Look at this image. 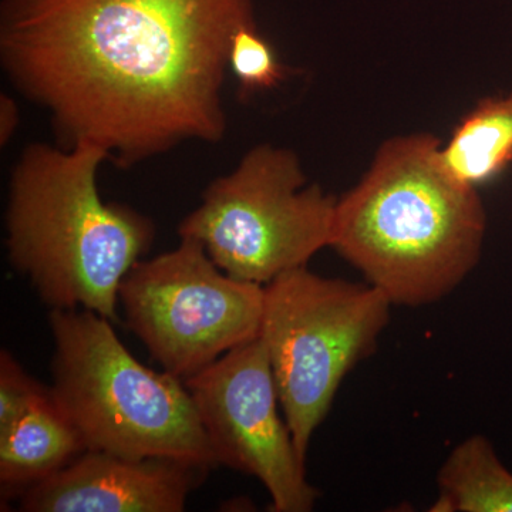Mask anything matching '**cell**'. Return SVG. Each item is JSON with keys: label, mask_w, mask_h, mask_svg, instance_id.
<instances>
[{"label": "cell", "mask_w": 512, "mask_h": 512, "mask_svg": "<svg viewBox=\"0 0 512 512\" xmlns=\"http://www.w3.org/2000/svg\"><path fill=\"white\" fill-rule=\"evenodd\" d=\"M249 25L254 0H2L0 62L60 147L128 168L224 140L229 46Z\"/></svg>", "instance_id": "1"}, {"label": "cell", "mask_w": 512, "mask_h": 512, "mask_svg": "<svg viewBox=\"0 0 512 512\" xmlns=\"http://www.w3.org/2000/svg\"><path fill=\"white\" fill-rule=\"evenodd\" d=\"M440 147L426 133L384 141L359 184L336 202L330 248L393 306L441 301L483 252V201L444 170Z\"/></svg>", "instance_id": "2"}, {"label": "cell", "mask_w": 512, "mask_h": 512, "mask_svg": "<svg viewBox=\"0 0 512 512\" xmlns=\"http://www.w3.org/2000/svg\"><path fill=\"white\" fill-rule=\"evenodd\" d=\"M106 151L35 143L12 171L6 207L10 264L50 309H87L116 319L117 292L147 254L150 218L104 202L97 171Z\"/></svg>", "instance_id": "3"}, {"label": "cell", "mask_w": 512, "mask_h": 512, "mask_svg": "<svg viewBox=\"0 0 512 512\" xmlns=\"http://www.w3.org/2000/svg\"><path fill=\"white\" fill-rule=\"evenodd\" d=\"M87 309H52L50 394L86 450L220 466L184 380L141 365Z\"/></svg>", "instance_id": "4"}, {"label": "cell", "mask_w": 512, "mask_h": 512, "mask_svg": "<svg viewBox=\"0 0 512 512\" xmlns=\"http://www.w3.org/2000/svg\"><path fill=\"white\" fill-rule=\"evenodd\" d=\"M392 306L372 285L325 278L306 266L265 285L259 336L303 460L340 384L375 352Z\"/></svg>", "instance_id": "5"}, {"label": "cell", "mask_w": 512, "mask_h": 512, "mask_svg": "<svg viewBox=\"0 0 512 512\" xmlns=\"http://www.w3.org/2000/svg\"><path fill=\"white\" fill-rule=\"evenodd\" d=\"M338 198L306 185L292 150L261 144L218 177L178 225L225 274L268 285L330 247Z\"/></svg>", "instance_id": "6"}, {"label": "cell", "mask_w": 512, "mask_h": 512, "mask_svg": "<svg viewBox=\"0 0 512 512\" xmlns=\"http://www.w3.org/2000/svg\"><path fill=\"white\" fill-rule=\"evenodd\" d=\"M117 299L151 357L185 380L258 338L265 286L232 278L200 242L181 238L173 251L137 262Z\"/></svg>", "instance_id": "7"}, {"label": "cell", "mask_w": 512, "mask_h": 512, "mask_svg": "<svg viewBox=\"0 0 512 512\" xmlns=\"http://www.w3.org/2000/svg\"><path fill=\"white\" fill-rule=\"evenodd\" d=\"M218 463L254 476L272 511L309 512L319 493L306 478L261 336L184 380Z\"/></svg>", "instance_id": "8"}, {"label": "cell", "mask_w": 512, "mask_h": 512, "mask_svg": "<svg viewBox=\"0 0 512 512\" xmlns=\"http://www.w3.org/2000/svg\"><path fill=\"white\" fill-rule=\"evenodd\" d=\"M210 468L86 450L19 495L26 512H181Z\"/></svg>", "instance_id": "9"}, {"label": "cell", "mask_w": 512, "mask_h": 512, "mask_svg": "<svg viewBox=\"0 0 512 512\" xmlns=\"http://www.w3.org/2000/svg\"><path fill=\"white\" fill-rule=\"evenodd\" d=\"M84 451L82 436L46 387L13 429L0 437L3 497L22 494L62 470Z\"/></svg>", "instance_id": "10"}, {"label": "cell", "mask_w": 512, "mask_h": 512, "mask_svg": "<svg viewBox=\"0 0 512 512\" xmlns=\"http://www.w3.org/2000/svg\"><path fill=\"white\" fill-rule=\"evenodd\" d=\"M440 161L458 183L477 188L512 164V93L485 97L460 121Z\"/></svg>", "instance_id": "11"}, {"label": "cell", "mask_w": 512, "mask_h": 512, "mask_svg": "<svg viewBox=\"0 0 512 512\" xmlns=\"http://www.w3.org/2000/svg\"><path fill=\"white\" fill-rule=\"evenodd\" d=\"M433 512H512V473L483 436L461 441L437 477Z\"/></svg>", "instance_id": "12"}, {"label": "cell", "mask_w": 512, "mask_h": 512, "mask_svg": "<svg viewBox=\"0 0 512 512\" xmlns=\"http://www.w3.org/2000/svg\"><path fill=\"white\" fill-rule=\"evenodd\" d=\"M229 70L237 77L242 97L274 89L289 73L258 25L244 26L232 36Z\"/></svg>", "instance_id": "13"}, {"label": "cell", "mask_w": 512, "mask_h": 512, "mask_svg": "<svg viewBox=\"0 0 512 512\" xmlns=\"http://www.w3.org/2000/svg\"><path fill=\"white\" fill-rule=\"evenodd\" d=\"M42 386L6 350L0 353V437L18 423L30 404L45 392Z\"/></svg>", "instance_id": "14"}, {"label": "cell", "mask_w": 512, "mask_h": 512, "mask_svg": "<svg viewBox=\"0 0 512 512\" xmlns=\"http://www.w3.org/2000/svg\"><path fill=\"white\" fill-rule=\"evenodd\" d=\"M19 127V109L12 97L0 96V143L2 146L12 140Z\"/></svg>", "instance_id": "15"}]
</instances>
